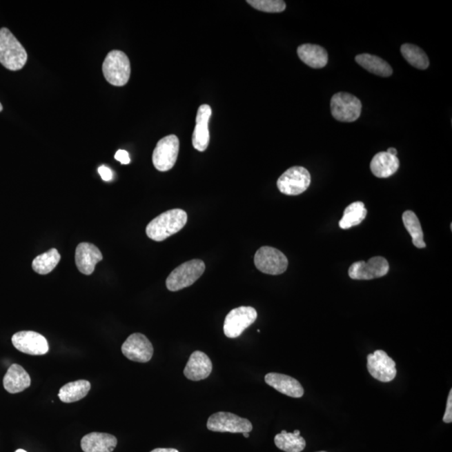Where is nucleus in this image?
<instances>
[{
  "mask_svg": "<svg viewBox=\"0 0 452 452\" xmlns=\"http://www.w3.org/2000/svg\"><path fill=\"white\" fill-rule=\"evenodd\" d=\"M278 449L286 452H302L306 447V441L301 435L282 431L274 438Z\"/></svg>",
  "mask_w": 452,
  "mask_h": 452,
  "instance_id": "393cba45",
  "label": "nucleus"
},
{
  "mask_svg": "<svg viewBox=\"0 0 452 452\" xmlns=\"http://www.w3.org/2000/svg\"><path fill=\"white\" fill-rule=\"evenodd\" d=\"M104 259L101 250L93 244L83 242L79 244L76 249V265L80 273L92 275L98 262Z\"/></svg>",
  "mask_w": 452,
  "mask_h": 452,
  "instance_id": "dca6fc26",
  "label": "nucleus"
},
{
  "mask_svg": "<svg viewBox=\"0 0 452 452\" xmlns=\"http://www.w3.org/2000/svg\"><path fill=\"white\" fill-rule=\"evenodd\" d=\"M390 271V265L386 259L375 257L368 262L353 263L348 270V275L353 280H372L384 277Z\"/></svg>",
  "mask_w": 452,
  "mask_h": 452,
  "instance_id": "9b49d317",
  "label": "nucleus"
},
{
  "mask_svg": "<svg viewBox=\"0 0 452 452\" xmlns=\"http://www.w3.org/2000/svg\"><path fill=\"white\" fill-rule=\"evenodd\" d=\"M254 262L262 273L268 275L284 273L288 260L282 251L271 246H262L255 255Z\"/></svg>",
  "mask_w": 452,
  "mask_h": 452,
  "instance_id": "0eeeda50",
  "label": "nucleus"
},
{
  "mask_svg": "<svg viewBox=\"0 0 452 452\" xmlns=\"http://www.w3.org/2000/svg\"><path fill=\"white\" fill-rule=\"evenodd\" d=\"M367 369L373 378L380 382H391L395 378L396 364L384 351H376L367 357Z\"/></svg>",
  "mask_w": 452,
  "mask_h": 452,
  "instance_id": "f8f14e48",
  "label": "nucleus"
},
{
  "mask_svg": "<svg viewBox=\"0 0 452 452\" xmlns=\"http://www.w3.org/2000/svg\"><path fill=\"white\" fill-rule=\"evenodd\" d=\"M90 390L89 381L81 380L64 385L59 391V398L64 403H73L83 399Z\"/></svg>",
  "mask_w": 452,
  "mask_h": 452,
  "instance_id": "b1692460",
  "label": "nucleus"
},
{
  "mask_svg": "<svg viewBox=\"0 0 452 452\" xmlns=\"http://www.w3.org/2000/svg\"><path fill=\"white\" fill-rule=\"evenodd\" d=\"M257 318V310L253 306H239L231 310L226 317L224 333L227 337L235 339L253 324Z\"/></svg>",
  "mask_w": 452,
  "mask_h": 452,
  "instance_id": "6e6552de",
  "label": "nucleus"
},
{
  "mask_svg": "<svg viewBox=\"0 0 452 452\" xmlns=\"http://www.w3.org/2000/svg\"><path fill=\"white\" fill-rule=\"evenodd\" d=\"M355 61L362 68L376 76L389 77L393 73V69L390 64L379 57L362 54L355 57Z\"/></svg>",
  "mask_w": 452,
  "mask_h": 452,
  "instance_id": "5701e85b",
  "label": "nucleus"
},
{
  "mask_svg": "<svg viewBox=\"0 0 452 452\" xmlns=\"http://www.w3.org/2000/svg\"><path fill=\"white\" fill-rule=\"evenodd\" d=\"M115 159L119 161L121 164H128L131 162L128 153L125 150L117 151L115 155Z\"/></svg>",
  "mask_w": 452,
  "mask_h": 452,
  "instance_id": "473e14b6",
  "label": "nucleus"
},
{
  "mask_svg": "<svg viewBox=\"0 0 452 452\" xmlns=\"http://www.w3.org/2000/svg\"><path fill=\"white\" fill-rule=\"evenodd\" d=\"M311 184V175L301 166L290 168L277 180V188L282 194L298 195L308 190Z\"/></svg>",
  "mask_w": 452,
  "mask_h": 452,
  "instance_id": "9d476101",
  "label": "nucleus"
},
{
  "mask_svg": "<svg viewBox=\"0 0 452 452\" xmlns=\"http://www.w3.org/2000/svg\"><path fill=\"white\" fill-rule=\"evenodd\" d=\"M206 264L202 260L184 262L172 271L166 280L167 288L171 292L188 288L202 276Z\"/></svg>",
  "mask_w": 452,
  "mask_h": 452,
  "instance_id": "20e7f679",
  "label": "nucleus"
},
{
  "mask_svg": "<svg viewBox=\"0 0 452 452\" xmlns=\"http://www.w3.org/2000/svg\"><path fill=\"white\" fill-rule=\"evenodd\" d=\"M3 383V387L10 394H17L30 386L31 380L25 369L21 365L13 364L8 369Z\"/></svg>",
  "mask_w": 452,
  "mask_h": 452,
  "instance_id": "6ab92c4d",
  "label": "nucleus"
},
{
  "mask_svg": "<svg viewBox=\"0 0 452 452\" xmlns=\"http://www.w3.org/2000/svg\"><path fill=\"white\" fill-rule=\"evenodd\" d=\"M212 369L213 365L210 357L202 351H195L190 355L184 368V375L188 380L200 381L210 375Z\"/></svg>",
  "mask_w": 452,
  "mask_h": 452,
  "instance_id": "f3484780",
  "label": "nucleus"
},
{
  "mask_svg": "<svg viewBox=\"0 0 452 452\" xmlns=\"http://www.w3.org/2000/svg\"><path fill=\"white\" fill-rule=\"evenodd\" d=\"M102 72L110 84L124 86L128 83L131 75L130 61L123 51L112 50L102 64Z\"/></svg>",
  "mask_w": 452,
  "mask_h": 452,
  "instance_id": "7ed1b4c3",
  "label": "nucleus"
},
{
  "mask_svg": "<svg viewBox=\"0 0 452 452\" xmlns=\"http://www.w3.org/2000/svg\"><path fill=\"white\" fill-rule=\"evenodd\" d=\"M297 55L302 62L314 69L324 68L328 64L327 50L320 46L302 45L297 48Z\"/></svg>",
  "mask_w": 452,
  "mask_h": 452,
  "instance_id": "4be33fe9",
  "label": "nucleus"
},
{
  "mask_svg": "<svg viewBox=\"0 0 452 452\" xmlns=\"http://www.w3.org/2000/svg\"><path fill=\"white\" fill-rule=\"evenodd\" d=\"M265 381L275 390L293 398H301L304 395L302 384L293 377L282 373H269L265 376Z\"/></svg>",
  "mask_w": 452,
  "mask_h": 452,
  "instance_id": "a211bd4d",
  "label": "nucleus"
},
{
  "mask_svg": "<svg viewBox=\"0 0 452 452\" xmlns=\"http://www.w3.org/2000/svg\"><path fill=\"white\" fill-rule=\"evenodd\" d=\"M212 110L209 105L204 104L198 109L196 124L192 135V144L196 150L206 151L210 144L209 121Z\"/></svg>",
  "mask_w": 452,
  "mask_h": 452,
  "instance_id": "2eb2a0df",
  "label": "nucleus"
},
{
  "mask_svg": "<svg viewBox=\"0 0 452 452\" xmlns=\"http://www.w3.org/2000/svg\"><path fill=\"white\" fill-rule=\"evenodd\" d=\"M121 352L128 360L139 363H147L153 355L151 342L141 333H133L129 336L121 346Z\"/></svg>",
  "mask_w": 452,
  "mask_h": 452,
  "instance_id": "ddd939ff",
  "label": "nucleus"
},
{
  "mask_svg": "<svg viewBox=\"0 0 452 452\" xmlns=\"http://www.w3.org/2000/svg\"><path fill=\"white\" fill-rule=\"evenodd\" d=\"M247 3L255 10L266 13H281L286 10V3L282 0H248Z\"/></svg>",
  "mask_w": 452,
  "mask_h": 452,
  "instance_id": "c756f323",
  "label": "nucleus"
},
{
  "mask_svg": "<svg viewBox=\"0 0 452 452\" xmlns=\"http://www.w3.org/2000/svg\"><path fill=\"white\" fill-rule=\"evenodd\" d=\"M28 55L17 37L7 28L0 29V63L10 70H19L26 66Z\"/></svg>",
  "mask_w": 452,
  "mask_h": 452,
  "instance_id": "f03ea898",
  "label": "nucleus"
},
{
  "mask_svg": "<svg viewBox=\"0 0 452 452\" xmlns=\"http://www.w3.org/2000/svg\"><path fill=\"white\" fill-rule=\"evenodd\" d=\"M366 215L367 210L365 209L364 203H352L346 208L343 218L340 222V226L341 229L347 230L353 226L360 225Z\"/></svg>",
  "mask_w": 452,
  "mask_h": 452,
  "instance_id": "a878e982",
  "label": "nucleus"
},
{
  "mask_svg": "<svg viewBox=\"0 0 452 452\" xmlns=\"http://www.w3.org/2000/svg\"><path fill=\"white\" fill-rule=\"evenodd\" d=\"M12 344L26 355H44L49 351V344L41 334L33 331H21L14 334Z\"/></svg>",
  "mask_w": 452,
  "mask_h": 452,
  "instance_id": "4468645a",
  "label": "nucleus"
},
{
  "mask_svg": "<svg viewBox=\"0 0 452 452\" xmlns=\"http://www.w3.org/2000/svg\"><path fill=\"white\" fill-rule=\"evenodd\" d=\"M187 222L186 211L180 209L168 210L148 224L146 234L153 241L163 242L178 233L186 225Z\"/></svg>",
  "mask_w": 452,
  "mask_h": 452,
  "instance_id": "f257e3e1",
  "label": "nucleus"
},
{
  "mask_svg": "<svg viewBox=\"0 0 452 452\" xmlns=\"http://www.w3.org/2000/svg\"><path fill=\"white\" fill-rule=\"evenodd\" d=\"M151 452H179L178 450L173 449V448H157Z\"/></svg>",
  "mask_w": 452,
  "mask_h": 452,
  "instance_id": "72a5a7b5",
  "label": "nucleus"
},
{
  "mask_svg": "<svg viewBox=\"0 0 452 452\" xmlns=\"http://www.w3.org/2000/svg\"><path fill=\"white\" fill-rule=\"evenodd\" d=\"M404 227L412 237L413 244L417 248H426V243L424 242V234L420 222L414 212L407 210L402 215Z\"/></svg>",
  "mask_w": 452,
  "mask_h": 452,
  "instance_id": "bb28decb",
  "label": "nucleus"
},
{
  "mask_svg": "<svg viewBox=\"0 0 452 452\" xmlns=\"http://www.w3.org/2000/svg\"><path fill=\"white\" fill-rule=\"evenodd\" d=\"M207 428L211 431L249 433L253 429L250 420L229 412H217L210 416Z\"/></svg>",
  "mask_w": 452,
  "mask_h": 452,
  "instance_id": "1a4fd4ad",
  "label": "nucleus"
},
{
  "mask_svg": "<svg viewBox=\"0 0 452 452\" xmlns=\"http://www.w3.org/2000/svg\"><path fill=\"white\" fill-rule=\"evenodd\" d=\"M3 111V106L1 104H0V112Z\"/></svg>",
  "mask_w": 452,
  "mask_h": 452,
  "instance_id": "4c0bfd02",
  "label": "nucleus"
},
{
  "mask_svg": "<svg viewBox=\"0 0 452 452\" xmlns=\"http://www.w3.org/2000/svg\"><path fill=\"white\" fill-rule=\"evenodd\" d=\"M400 160L387 152H380L373 157L371 170L377 178L386 179L395 175L399 170Z\"/></svg>",
  "mask_w": 452,
  "mask_h": 452,
  "instance_id": "412c9836",
  "label": "nucleus"
},
{
  "mask_svg": "<svg viewBox=\"0 0 452 452\" xmlns=\"http://www.w3.org/2000/svg\"><path fill=\"white\" fill-rule=\"evenodd\" d=\"M317 452H326V451H317Z\"/></svg>",
  "mask_w": 452,
  "mask_h": 452,
  "instance_id": "58836bf2",
  "label": "nucleus"
},
{
  "mask_svg": "<svg viewBox=\"0 0 452 452\" xmlns=\"http://www.w3.org/2000/svg\"><path fill=\"white\" fill-rule=\"evenodd\" d=\"M179 140L175 135L163 137L156 145L153 153V164L160 172L170 170L178 159Z\"/></svg>",
  "mask_w": 452,
  "mask_h": 452,
  "instance_id": "423d86ee",
  "label": "nucleus"
},
{
  "mask_svg": "<svg viewBox=\"0 0 452 452\" xmlns=\"http://www.w3.org/2000/svg\"><path fill=\"white\" fill-rule=\"evenodd\" d=\"M15 452H27V451H25V450L19 449V450H17V451H15Z\"/></svg>",
  "mask_w": 452,
  "mask_h": 452,
  "instance_id": "e433bc0d",
  "label": "nucleus"
},
{
  "mask_svg": "<svg viewBox=\"0 0 452 452\" xmlns=\"http://www.w3.org/2000/svg\"><path fill=\"white\" fill-rule=\"evenodd\" d=\"M443 422L446 424L452 422V390L450 391V394L448 395L446 409L445 415H444Z\"/></svg>",
  "mask_w": 452,
  "mask_h": 452,
  "instance_id": "7c9ffc66",
  "label": "nucleus"
},
{
  "mask_svg": "<svg viewBox=\"0 0 452 452\" xmlns=\"http://www.w3.org/2000/svg\"><path fill=\"white\" fill-rule=\"evenodd\" d=\"M402 56L414 68L419 70H426L429 68L430 61L427 55L417 46L404 44L400 47Z\"/></svg>",
  "mask_w": 452,
  "mask_h": 452,
  "instance_id": "cd10ccee",
  "label": "nucleus"
},
{
  "mask_svg": "<svg viewBox=\"0 0 452 452\" xmlns=\"http://www.w3.org/2000/svg\"><path fill=\"white\" fill-rule=\"evenodd\" d=\"M387 153H390V155H391L393 156H396V155H397V150L394 148H389L388 150H387Z\"/></svg>",
  "mask_w": 452,
  "mask_h": 452,
  "instance_id": "f704fd0d",
  "label": "nucleus"
},
{
  "mask_svg": "<svg viewBox=\"0 0 452 452\" xmlns=\"http://www.w3.org/2000/svg\"><path fill=\"white\" fill-rule=\"evenodd\" d=\"M242 434L244 435V438H249L250 435L249 433H247V432H245V433H242Z\"/></svg>",
  "mask_w": 452,
  "mask_h": 452,
  "instance_id": "c9c22d12",
  "label": "nucleus"
},
{
  "mask_svg": "<svg viewBox=\"0 0 452 452\" xmlns=\"http://www.w3.org/2000/svg\"><path fill=\"white\" fill-rule=\"evenodd\" d=\"M98 173H99L101 179L106 181V182H108V181L112 179V171L108 167L104 166V165L98 168Z\"/></svg>",
  "mask_w": 452,
  "mask_h": 452,
  "instance_id": "2f4dec72",
  "label": "nucleus"
},
{
  "mask_svg": "<svg viewBox=\"0 0 452 452\" xmlns=\"http://www.w3.org/2000/svg\"><path fill=\"white\" fill-rule=\"evenodd\" d=\"M362 104L359 98L347 92L334 94L331 99L332 115L337 121L353 123L359 119Z\"/></svg>",
  "mask_w": 452,
  "mask_h": 452,
  "instance_id": "39448f33",
  "label": "nucleus"
},
{
  "mask_svg": "<svg viewBox=\"0 0 452 452\" xmlns=\"http://www.w3.org/2000/svg\"><path fill=\"white\" fill-rule=\"evenodd\" d=\"M61 261V255L57 249H50L34 259L32 268L41 275L49 274L56 268Z\"/></svg>",
  "mask_w": 452,
  "mask_h": 452,
  "instance_id": "c85d7f7f",
  "label": "nucleus"
},
{
  "mask_svg": "<svg viewBox=\"0 0 452 452\" xmlns=\"http://www.w3.org/2000/svg\"><path fill=\"white\" fill-rule=\"evenodd\" d=\"M117 445L115 436L107 433L92 432L81 440V449L84 452H112Z\"/></svg>",
  "mask_w": 452,
  "mask_h": 452,
  "instance_id": "aec40b11",
  "label": "nucleus"
}]
</instances>
